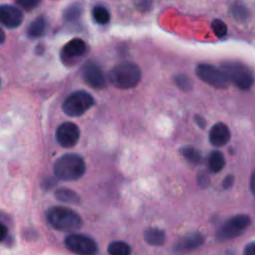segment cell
I'll use <instances>...</instances> for the list:
<instances>
[{"label":"cell","mask_w":255,"mask_h":255,"mask_svg":"<svg viewBox=\"0 0 255 255\" xmlns=\"http://www.w3.org/2000/svg\"><path fill=\"white\" fill-rule=\"evenodd\" d=\"M86 171V163L82 156L76 153H66L54 163L55 175L65 181L80 179Z\"/></svg>","instance_id":"1"},{"label":"cell","mask_w":255,"mask_h":255,"mask_svg":"<svg viewBox=\"0 0 255 255\" xmlns=\"http://www.w3.org/2000/svg\"><path fill=\"white\" fill-rule=\"evenodd\" d=\"M46 217L53 228L63 232L76 231L83 225L81 216L74 210L64 206L49 208L46 212Z\"/></svg>","instance_id":"2"},{"label":"cell","mask_w":255,"mask_h":255,"mask_svg":"<svg viewBox=\"0 0 255 255\" xmlns=\"http://www.w3.org/2000/svg\"><path fill=\"white\" fill-rule=\"evenodd\" d=\"M141 79V72L137 65L131 62H122L109 73V81L119 89L134 88Z\"/></svg>","instance_id":"3"},{"label":"cell","mask_w":255,"mask_h":255,"mask_svg":"<svg viewBox=\"0 0 255 255\" xmlns=\"http://www.w3.org/2000/svg\"><path fill=\"white\" fill-rule=\"evenodd\" d=\"M229 83L235 85L238 89L249 90L254 82L251 71L243 64L238 62H226L221 66Z\"/></svg>","instance_id":"4"},{"label":"cell","mask_w":255,"mask_h":255,"mask_svg":"<svg viewBox=\"0 0 255 255\" xmlns=\"http://www.w3.org/2000/svg\"><path fill=\"white\" fill-rule=\"evenodd\" d=\"M95 105V99L86 91H76L70 94L63 103L64 113L72 118L80 117Z\"/></svg>","instance_id":"5"},{"label":"cell","mask_w":255,"mask_h":255,"mask_svg":"<svg viewBox=\"0 0 255 255\" xmlns=\"http://www.w3.org/2000/svg\"><path fill=\"white\" fill-rule=\"evenodd\" d=\"M251 219L246 214H237L227 219L217 231V239L224 241L242 234L250 225Z\"/></svg>","instance_id":"6"},{"label":"cell","mask_w":255,"mask_h":255,"mask_svg":"<svg viewBox=\"0 0 255 255\" xmlns=\"http://www.w3.org/2000/svg\"><path fill=\"white\" fill-rule=\"evenodd\" d=\"M196 75L201 81L217 89H225L229 85V81L222 69L212 65L199 64L196 67Z\"/></svg>","instance_id":"7"},{"label":"cell","mask_w":255,"mask_h":255,"mask_svg":"<svg viewBox=\"0 0 255 255\" xmlns=\"http://www.w3.org/2000/svg\"><path fill=\"white\" fill-rule=\"evenodd\" d=\"M65 246L77 255H96L97 243L84 234H71L65 238Z\"/></svg>","instance_id":"8"},{"label":"cell","mask_w":255,"mask_h":255,"mask_svg":"<svg viewBox=\"0 0 255 255\" xmlns=\"http://www.w3.org/2000/svg\"><path fill=\"white\" fill-rule=\"evenodd\" d=\"M80 134V128L76 124L66 122L58 127L56 131V138L60 145L69 148L73 147L78 142Z\"/></svg>","instance_id":"9"},{"label":"cell","mask_w":255,"mask_h":255,"mask_svg":"<svg viewBox=\"0 0 255 255\" xmlns=\"http://www.w3.org/2000/svg\"><path fill=\"white\" fill-rule=\"evenodd\" d=\"M87 44L81 38H74L67 42L61 51V58L64 63H73L83 57L87 52Z\"/></svg>","instance_id":"10"},{"label":"cell","mask_w":255,"mask_h":255,"mask_svg":"<svg viewBox=\"0 0 255 255\" xmlns=\"http://www.w3.org/2000/svg\"><path fill=\"white\" fill-rule=\"evenodd\" d=\"M82 78L85 83L93 89L100 90L106 86V77L102 69L96 64H86L82 68Z\"/></svg>","instance_id":"11"},{"label":"cell","mask_w":255,"mask_h":255,"mask_svg":"<svg viewBox=\"0 0 255 255\" xmlns=\"http://www.w3.org/2000/svg\"><path fill=\"white\" fill-rule=\"evenodd\" d=\"M23 22V13L18 6L0 5V24L6 28H17Z\"/></svg>","instance_id":"12"},{"label":"cell","mask_w":255,"mask_h":255,"mask_svg":"<svg viewBox=\"0 0 255 255\" xmlns=\"http://www.w3.org/2000/svg\"><path fill=\"white\" fill-rule=\"evenodd\" d=\"M204 242V236L199 232H192L184 235L174 246V251L181 253L198 248Z\"/></svg>","instance_id":"13"},{"label":"cell","mask_w":255,"mask_h":255,"mask_svg":"<svg viewBox=\"0 0 255 255\" xmlns=\"http://www.w3.org/2000/svg\"><path fill=\"white\" fill-rule=\"evenodd\" d=\"M230 130L223 123L215 124L209 131V141L214 146H223L230 139Z\"/></svg>","instance_id":"14"},{"label":"cell","mask_w":255,"mask_h":255,"mask_svg":"<svg viewBox=\"0 0 255 255\" xmlns=\"http://www.w3.org/2000/svg\"><path fill=\"white\" fill-rule=\"evenodd\" d=\"M48 24L44 17H37L34 19L27 29V34L30 38H39L47 32Z\"/></svg>","instance_id":"15"},{"label":"cell","mask_w":255,"mask_h":255,"mask_svg":"<svg viewBox=\"0 0 255 255\" xmlns=\"http://www.w3.org/2000/svg\"><path fill=\"white\" fill-rule=\"evenodd\" d=\"M144 240L153 246H160L165 241V234L161 229L148 228L144 232Z\"/></svg>","instance_id":"16"},{"label":"cell","mask_w":255,"mask_h":255,"mask_svg":"<svg viewBox=\"0 0 255 255\" xmlns=\"http://www.w3.org/2000/svg\"><path fill=\"white\" fill-rule=\"evenodd\" d=\"M55 197L61 201L66 203H73L77 204L80 201L79 195L72 189L68 188H59L55 192Z\"/></svg>","instance_id":"17"},{"label":"cell","mask_w":255,"mask_h":255,"mask_svg":"<svg viewBox=\"0 0 255 255\" xmlns=\"http://www.w3.org/2000/svg\"><path fill=\"white\" fill-rule=\"evenodd\" d=\"M225 165V158L223 156V153L214 150L210 153L208 157V167L212 172H218L220 171Z\"/></svg>","instance_id":"18"},{"label":"cell","mask_w":255,"mask_h":255,"mask_svg":"<svg viewBox=\"0 0 255 255\" xmlns=\"http://www.w3.org/2000/svg\"><path fill=\"white\" fill-rule=\"evenodd\" d=\"M92 16L94 20L100 25H106L111 20V14L109 10L103 5H97L93 8Z\"/></svg>","instance_id":"19"},{"label":"cell","mask_w":255,"mask_h":255,"mask_svg":"<svg viewBox=\"0 0 255 255\" xmlns=\"http://www.w3.org/2000/svg\"><path fill=\"white\" fill-rule=\"evenodd\" d=\"M110 255H130V246L124 241H114L108 247Z\"/></svg>","instance_id":"20"},{"label":"cell","mask_w":255,"mask_h":255,"mask_svg":"<svg viewBox=\"0 0 255 255\" xmlns=\"http://www.w3.org/2000/svg\"><path fill=\"white\" fill-rule=\"evenodd\" d=\"M230 13L232 15V17L239 22H244L249 18V10L248 8L241 4V3H234L232 4L231 8H230Z\"/></svg>","instance_id":"21"},{"label":"cell","mask_w":255,"mask_h":255,"mask_svg":"<svg viewBox=\"0 0 255 255\" xmlns=\"http://www.w3.org/2000/svg\"><path fill=\"white\" fill-rule=\"evenodd\" d=\"M182 155L192 163H198L201 159L200 151L193 146H184L181 150Z\"/></svg>","instance_id":"22"},{"label":"cell","mask_w":255,"mask_h":255,"mask_svg":"<svg viewBox=\"0 0 255 255\" xmlns=\"http://www.w3.org/2000/svg\"><path fill=\"white\" fill-rule=\"evenodd\" d=\"M174 82H175L176 86H177L180 90H182V91L187 92V91L191 90V88H192V82H191V80H190L187 76H185V75H183V74L176 75L175 78H174Z\"/></svg>","instance_id":"23"},{"label":"cell","mask_w":255,"mask_h":255,"mask_svg":"<svg viewBox=\"0 0 255 255\" xmlns=\"http://www.w3.org/2000/svg\"><path fill=\"white\" fill-rule=\"evenodd\" d=\"M211 28L214 35L218 38H222L227 34V26L222 20H219V19L214 20L211 24Z\"/></svg>","instance_id":"24"},{"label":"cell","mask_w":255,"mask_h":255,"mask_svg":"<svg viewBox=\"0 0 255 255\" xmlns=\"http://www.w3.org/2000/svg\"><path fill=\"white\" fill-rule=\"evenodd\" d=\"M80 16H81V8L76 5H72L68 7L64 12V18L70 22L76 21L77 19L80 18Z\"/></svg>","instance_id":"25"},{"label":"cell","mask_w":255,"mask_h":255,"mask_svg":"<svg viewBox=\"0 0 255 255\" xmlns=\"http://www.w3.org/2000/svg\"><path fill=\"white\" fill-rule=\"evenodd\" d=\"M41 3V0H16V4L18 7L26 10L31 11L38 7Z\"/></svg>","instance_id":"26"},{"label":"cell","mask_w":255,"mask_h":255,"mask_svg":"<svg viewBox=\"0 0 255 255\" xmlns=\"http://www.w3.org/2000/svg\"><path fill=\"white\" fill-rule=\"evenodd\" d=\"M134 4L138 10L147 11V9L150 8L151 0H134Z\"/></svg>","instance_id":"27"},{"label":"cell","mask_w":255,"mask_h":255,"mask_svg":"<svg viewBox=\"0 0 255 255\" xmlns=\"http://www.w3.org/2000/svg\"><path fill=\"white\" fill-rule=\"evenodd\" d=\"M197 179H198L199 185L202 186V187L207 186L208 183H209V176L205 172H200L197 176Z\"/></svg>","instance_id":"28"},{"label":"cell","mask_w":255,"mask_h":255,"mask_svg":"<svg viewBox=\"0 0 255 255\" xmlns=\"http://www.w3.org/2000/svg\"><path fill=\"white\" fill-rule=\"evenodd\" d=\"M234 183V176L232 174H228L227 176H225V178L223 179V182H222V186L227 189V188H230Z\"/></svg>","instance_id":"29"},{"label":"cell","mask_w":255,"mask_h":255,"mask_svg":"<svg viewBox=\"0 0 255 255\" xmlns=\"http://www.w3.org/2000/svg\"><path fill=\"white\" fill-rule=\"evenodd\" d=\"M243 255H255V241L250 242L244 248Z\"/></svg>","instance_id":"30"},{"label":"cell","mask_w":255,"mask_h":255,"mask_svg":"<svg viewBox=\"0 0 255 255\" xmlns=\"http://www.w3.org/2000/svg\"><path fill=\"white\" fill-rule=\"evenodd\" d=\"M7 235H8V228H7V226L4 223L0 222V242L5 240Z\"/></svg>","instance_id":"31"},{"label":"cell","mask_w":255,"mask_h":255,"mask_svg":"<svg viewBox=\"0 0 255 255\" xmlns=\"http://www.w3.org/2000/svg\"><path fill=\"white\" fill-rule=\"evenodd\" d=\"M250 190L255 195V171L250 176Z\"/></svg>","instance_id":"32"},{"label":"cell","mask_w":255,"mask_h":255,"mask_svg":"<svg viewBox=\"0 0 255 255\" xmlns=\"http://www.w3.org/2000/svg\"><path fill=\"white\" fill-rule=\"evenodd\" d=\"M195 122H196V124H197L200 128H204V127H205V121H204L201 117L196 116V117H195Z\"/></svg>","instance_id":"33"},{"label":"cell","mask_w":255,"mask_h":255,"mask_svg":"<svg viewBox=\"0 0 255 255\" xmlns=\"http://www.w3.org/2000/svg\"><path fill=\"white\" fill-rule=\"evenodd\" d=\"M5 40H6V35L3 31V29L0 27V45L3 44L5 42Z\"/></svg>","instance_id":"34"},{"label":"cell","mask_w":255,"mask_h":255,"mask_svg":"<svg viewBox=\"0 0 255 255\" xmlns=\"http://www.w3.org/2000/svg\"><path fill=\"white\" fill-rule=\"evenodd\" d=\"M0 84H1V79H0Z\"/></svg>","instance_id":"35"}]
</instances>
